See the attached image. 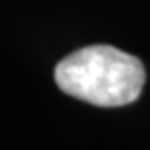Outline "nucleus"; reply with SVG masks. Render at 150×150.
<instances>
[{"label": "nucleus", "instance_id": "obj_1", "mask_svg": "<svg viewBox=\"0 0 150 150\" xmlns=\"http://www.w3.org/2000/svg\"><path fill=\"white\" fill-rule=\"evenodd\" d=\"M146 80L140 59L111 45H88L55 67V82L64 94L100 107L139 100Z\"/></svg>", "mask_w": 150, "mask_h": 150}]
</instances>
